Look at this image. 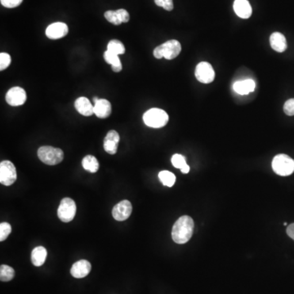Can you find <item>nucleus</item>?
<instances>
[{"label":"nucleus","mask_w":294,"mask_h":294,"mask_svg":"<svg viewBox=\"0 0 294 294\" xmlns=\"http://www.w3.org/2000/svg\"><path fill=\"white\" fill-rule=\"evenodd\" d=\"M193 219L189 216H182L177 219L172 230V238L175 243L183 245L191 239L194 232Z\"/></svg>","instance_id":"1"},{"label":"nucleus","mask_w":294,"mask_h":294,"mask_svg":"<svg viewBox=\"0 0 294 294\" xmlns=\"http://www.w3.org/2000/svg\"><path fill=\"white\" fill-rule=\"evenodd\" d=\"M181 51V45L180 42L176 39H171L155 47L153 54L156 59L165 58L167 60H173L179 55Z\"/></svg>","instance_id":"2"},{"label":"nucleus","mask_w":294,"mask_h":294,"mask_svg":"<svg viewBox=\"0 0 294 294\" xmlns=\"http://www.w3.org/2000/svg\"><path fill=\"white\" fill-rule=\"evenodd\" d=\"M169 120L168 114L164 110L158 108L149 110L143 115V121L145 124L150 128H163L168 124Z\"/></svg>","instance_id":"3"},{"label":"nucleus","mask_w":294,"mask_h":294,"mask_svg":"<svg viewBox=\"0 0 294 294\" xmlns=\"http://www.w3.org/2000/svg\"><path fill=\"white\" fill-rule=\"evenodd\" d=\"M38 157L45 165H57L63 161L64 153L61 149L52 146H41L38 150Z\"/></svg>","instance_id":"4"},{"label":"nucleus","mask_w":294,"mask_h":294,"mask_svg":"<svg viewBox=\"0 0 294 294\" xmlns=\"http://www.w3.org/2000/svg\"><path fill=\"white\" fill-rule=\"evenodd\" d=\"M272 169L282 177L289 176L294 172V159L287 154H278L272 161Z\"/></svg>","instance_id":"5"},{"label":"nucleus","mask_w":294,"mask_h":294,"mask_svg":"<svg viewBox=\"0 0 294 294\" xmlns=\"http://www.w3.org/2000/svg\"><path fill=\"white\" fill-rule=\"evenodd\" d=\"M76 214V204L70 198H64L58 207V216L62 222H70Z\"/></svg>","instance_id":"6"},{"label":"nucleus","mask_w":294,"mask_h":294,"mask_svg":"<svg viewBox=\"0 0 294 294\" xmlns=\"http://www.w3.org/2000/svg\"><path fill=\"white\" fill-rule=\"evenodd\" d=\"M17 169L13 163L9 161H2L0 164V182L3 185H13L17 181Z\"/></svg>","instance_id":"7"},{"label":"nucleus","mask_w":294,"mask_h":294,"mask_svg":"<svg viewBox=\"0 0 294 294\" xmlns=\"http://www.w3.org/2000/svg\"><path fill=\"white\" fill-rule=\"evenodd\" d=\"M196 77L198 81L203 84L212 83L215 78V72L212 66L208 62H200L196 66Z\"/></svg>","instance_id":"8"},{"label":"nucleus","mask_w":294,"mask_h":294,"mask_svg":"<svg viewBox=\"0 0 294 294\" xmlns=\"http://www.w3.org/2000/svg\"><path fill=\"white\" fill-rule=\"evenodd\" d=\"M26 97V93L22 88L13 87L7 93L5 98L9 105L12 106H19L25 102Z\"/></svg>","instance_id":"9"},{"label":"nucleus","mask_w":294,"mask_h":294,"mask_svg":"<svg viewBox=\"0 0 294 294\" xmlns=\"http://www.w3.org/2000/svg\"><path fill=\"white\" fill-rule=\"evenodd\" d=\"M132 212V204L128 200H123L114 207L112 215L115 220L123 222L129 218Z\"/></svg>","instance_id":"10"},{"label":"nucleus","mask_w":294,"mask_h":294,"mask_svg":"<svg viewBox=\"0 0 294 294\" xmlns=\"http://www.w3.org/2000/svg\"><path fill=\"white\" fill-rule=\"evenodd\" d=\"M69 32L66 23L55 22L48 25L46 29V35L50 39H59L65 37Z\"/></svg>","instance_id":"11"},{"label":"nucleus","mask_w":294,"mask_h":294,"mask_svg":"<svg viewBox=\"0 0 294 294\" xmlns=\"http://www.w3.org/2000/svg\"><path fill=\"white\" fill-rule=\"evenodd\" d=\"M105 18L113 25H119L121 23H127L129 21L130 16L128 11L125 9H119L116 11H107L105 12Z\"/></svg>","instance_id":"12"},{"label":"nucleus","mask_w":294,"mask_h":294,"mask_svg":"<svg viewBox=\"0 0 294 294\" xmlns=\"http://www.w3.org/2000/svg\"><path fill=\"white\" fill-rule=\"evenodd\" d=\"M120 139V135L115 130H111L110 132H108L103 143L105 152L110 154H116Z\"/></svg>","instance_id":"13"},{"label":"nucleus","mask_w":294,"mask_h":294,"mask_svg":"<svg viewBox=\"0 0 294 294\" xmlns=\"http://www.w3.org/2000/svg\"><path fill=\"white\" fill-rule=\"evenodd\" d=\"M90 262L87 260H81L74 263L72 268L70 269V274L73 277L76 279H81V278L86 277L91 272Z\"/></svg>","instance_id":"14"},{"label":"nucleus","mask_w":294,"mask_h":294,"mask_svg":"<svg viewBox=\"0 0 294 294\" xmlns=\"http://www.w3.org/2000/svg\"><path fill=\"white\" fill-rule=\"evenodd\" d=\"M74 107L78 113L84 116H91L94 114V105L85 97H78L74 101Z\"/></svg>","instance_id":"15"},{"label":"nucleus","mask_w":294,"mask_h":294,"mask_svg":"<svg viewBox=\"0 0 294 294\" xmlns=\"http://www.w3.org/2000/svg\"><path fill=\"white\" fill-rule=\"evenodd\" d=\"M234 13L240 18L248 19L251 17L252 7L248 0H234Z\"/></svg>","instance_id":"16"},{"label":"nucleus","mask_w":294,"mask_h":294,"mask_svg":"<svg viewBox=\"0 0 294 294\" xmlns=\"http://www.w3.org/2000/svg\"><path fill=\"white\" fill-rule=\"evenodd\" d=\"M94 114L100 119L109 117L111 114V104L106 99H99L94 103Z\"/></svg>","instance_id":"17"},{"label":"nucleus","mask_w":294,"mask_h":294,"mask_svg":"<svg viewBox=\"0 0 294 294\" xmlns=\"http://www.w3.org/2000/svg\"><path fill=\"white\" fill-rule=\"evenodd\" d=\"M270 43L272 48L278 52H284L288 47L285 36L280 32H275L271 35Z\"/></svg>","instance_id":"18"},{"label":"nucleus","mask_w":294,"mask_h":294,"mask_svg":"<svg viewBox=\"0 0 294 294\" xmlns=\"http://www.w3.org/2000/svg\"><path fill=\"white\" fill-rule=\"evenodd\" d=\"M255 82L253 79H246V81L234 83L233 89L238 94L247 95L253 92L255 89Z\"/></svg>","instance_id":"19"},{"label":"nucleus","mask_w":294,"mask_h":294,"mask_svg":"<svg viewBox=\"0 0 294 294\" xmlns=\"http://www.w3.org/2000/svg\"><path fill=\"white\" fill-rule=\"evenodd\" d=\"M47 252L45 248L39 246L33 249L31 253V261L35 266H41L45 262Z\"/></svg>","instance_id":"20"},{"label":"nucleus","mask_w":294,"mask_h":294,"mask_svg":"<svg viewBox=\"0 0 294 294\" xmlns=\"http://www.w3.org/2000/svg\"><path fill=\"white\" fill-rule=\"evenodd\" d=\"M104 59L108 64L111 65V68H112L114 72H120L121 71L123 66H122L121 61H120L119 56L106 50L104 54Z\"/></svg>","instance_id":"21"},{"label":"nucleus","mask_w":294,"mask_h":294,"mask_svg":"<svg viewBox=\"0 0 294 294\" xmlns=\"http://www.w3.org/2000/svg\"><path fill=\"white\" fill-rule=\"evenodd\" d=\"M82 165L85 170L92 173H97L99 169L98 161L93 155H86L83 158Z\"/></svg>","instance_id":"22"},{"label":"nucleus","mask_w":294,"mask_h":294,"mask_svg":"<svg viewBox=\"0 0 294 294\" xmlns=\"http://www.w3.org/2000/svg\"><path fill=\"white\" fill-rule=\"evenodd\" d=\"M158 178L161 180L163 185L169 186V188H172L176 181L175 175L169 171H161V173H158Z\"/></svg>","instance_id":"23"},{"label":"nucleus","mask_w":294,"mask_h":294,"mask_svg":"<svg viewBox=\"0 0 294 294\" xmlns=\"http://www.w3.org/2000/svg\"><path fill=\"white\" fill-rule=\"evenodd\" d=\"M107 50L119 56L124 54V52H125V47L120 40L113 39V40H111L107 44Z\"/></svg>","instance_id":"24"},{"label":"nucleus","mask_w":294,"mask_h":294,"mask_svg":"<svg viewBox=\"0 0 294 294\" xmlns=\"http://www.w3.org/2000/svg\"><path fill=\"white\" fill-rule=\"evenodd\" d=\"M15 276V271L9 265H1L0 266V280L3 282L10 281Z\"/></svg>","instance_id":"25"},{"label":"nucleus","mask_w":294,"mask_h":294,"mask_svg":"<svg viewBox=\"0 0 294 294\" xmlns=\"http://www.w3.org/2000/svg\"><path fill=\"white\" fill-rule=\"evenodd\" d=\"M12 232V226L8 222H2L0 224V241L3 242L9 237Z\"/></svg>","instance_id":"26"},{"label":"nucleus","mask_w":294,"mask_h":294,"mask_svg":"<svg viewBox=\"0 0 294 294\" xmlns=\"http://www.w3.org/2000/svg\"><path fill=\"white\" fill-rule=\"evenodd\" d=\"M171 161L176 169H181L184 166L188 165L185 157L179 154H175L174 155H173Z\"/></svg>","instance_id":"27"},{"label":"nucleus","mask_w":294,"mask_h":294,"mask_svg":"<svg viewBox=\"0 0 294 294\" xmlns=\"http://www.w3.org/2000/svg\"><path fill=\"white\" fill-rule=\"evenodd\" d=\"M11 57L9 54L6 52H1L0 54V70H6L11 64Z\"/></svg>","instance_id":"28"},{"label":"nucleus","mask_w":294,"mask_h":294,"mask_svg":"<svg viewBox=\"0 0 294 294\" xmlns=\"http://www.w3.org/2000/svg\"><path fill=\"white\" fill-rule=\"evenodd\" d=\"M154 3L157 6L162 7L167 11H172L174 8L173 0H154Z\"/></svg>","instance_id":"29"},{"label":"nucleus","mask_w":294,"mask_h":294,"mask_svg":"<svg viewBox=\"0 0 294 294\" xmlns=\"http://www.w3.org/2000/svg\"><path fill=\"white\" fill-rule=\"evenodd\" d=\"M284 111L286 115L288 116L294 115V98L289 99L284 103Z\"/></svg>","instance_id":"30"},{"label":"nucleus","mask_w":294,"mask_h":294,"mask_svg":"<svg viewBox=\"0 0 294 294\" xmlns=\"http://www.w3.org/2000/svg\"><path fill=\"white\" fill-rule=\"evenodd\" d=\"M1 5L5 8L8 9H13V8H17L19 5H21L23 0H0Z\"/></svg>","instance_id":"31"},{"label":"nucleus","mask_w":294,"mask_h":294,"mask_svg":"<svg viewBox=\"0 0 294 294\" xmlns=\"http://www.w3.org/2000/svg\"><path fill=\"white\" fill-rule=\"evenodd\" d=\"M286 232H287V234H288V236L294 240V223L289 225V226L287 227Z\"/></svg>","instance_id":"32"},{"label":"nucleus","mask_w":294,"mask_h":294,"mask_svg":"<svg viewBox=\"0 0 294 294\" xmlns=\"http://www.w3.org/2000/svg\"><path fill=\"white\" fill-rule=\"evenodd\" d=\"M181 173H184V174H186V173H189L190 172V166L189 165H185L184 166L182 169H181Z\"/></svg>","instance_id":"33"},{"label":"nucleus","mask_w":294,"mask_h":294,"mask_svg":"<svg viewBox=\"0 0 294 294\" xmlns=\"http://www.w3.org/2000/svg\"><path fill=\"white\" fill-rule=\"evenodd\" d=\"M98 100L99 98H97V97H93V101H94V103L97 102V101H98Z\"/></svg>","instance_id":"34"}]
</instances>
